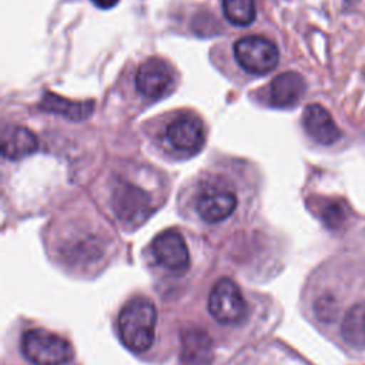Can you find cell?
Wrapping results in <instances>:
<instances>
[{"label":"cell","mask_w":365,"mask_h":365,"mask_svg":"<svg viewBox=\"0 0 365 365\" xmlns=\"http://www.w3.org/2000/svg\"><path fill=\"white\" fill-rule=\"evenodd\" d=\"M208 311L221 324H235L244 318L247 305L238 285L228 279H220L210 292Z\"/></svg>","instance_id":"cell-5"},{"label":"cell","mask_w":365,"mask_h":365,"mask_svg":"<svg viewBox=\"0 0 365 365\" xmlns=\"http://www.w3.org/2000/svg\"><path fill=\"white\" fill-rule=\"evenodd\" d=\"M341 334L349 346L365 348V302H358L346 311L341 324Z\"/></svg>","instance_id":"cell-15"},{"label":"cell","mask_w":365,"mask_h":365,"mask_svg":"<svg viewBox=\"0 0 365 365\" xmlns=\"http://www.w3.org/2000/svg\"><path fill=\"white\" fill-rule=\"evenodd\" d=\"M97 7L100 9H111L114 7L120 0H91Z\"/></svg>","instance_id":"cell-18"},{"label":"cell","mask_w":365,"mask_h":365,"mask_svg":"<svg viewBox=\"0 0 365 365\" xmlns=\"http://www.w3.org/2000/svg\"><path fill=\"white\" fill-rule=\"evenodd\" d=\"M157 312L151 301L134 298L118 315V332L123 344L133 352L147 351L155 335Z\"/></svg>","instance_id":"cell-1"},{"label":"cell","mask_w":365,"mask_h":365,"mask_svg":"<svg viewBox=\"0 0 365 365\" xmlns=\"http://www.w3.org/2000/svg\"><path fill=\"white\" fill-rule=\"evenodd\" d=\"M237 207V197L231 188L220 182L205 184L195 201L200 217L207 222H220L230 217Z\"/></svg>","instance_id":"cell-6"},{"label":"cell","mask_w":365,"mask_h":365,"mask_svg":"<svg viewBox=\"0 0 365 365\" xmlns=\"http://www.w3.org/2000/svg\"><path fill=\"white\" fill-rule=\"evenodd\" d=\"M302 125L307 134L322 145H332L341 138V130L329 111L321 104H308L302 114Z\"/></svg>","instance_id":"cell-10"},{"label":"cell","mask_w":365,"mask_h":365,"mask_svg":"<svg viewBox=\"0 0 365 365\" xmlns=\"http://www.w3.org/2000/svg\"><path fill=\"white\" fill-rule=\"evenodd\" d=\"M321 217L328 225L335 227L344 220V212L336 202L325 201V204L321 207Z\"/></svg>","instance_id":"cell-17"},{"label":"cell","mask_w":365,"mask_h":365,"mask_svg":"<svg viewBox=\"0 0 365 365\" xmlns=\"http://www.w3.org/2000/svg\"><path fill=\"white\" fill-rule=\"evenodd\" d=\"M38 150L37 137L21 125H7L1 131V153L6 158L21 160Z\"/></svg>","instance_id":"cell-13"},{"label":"cell","mask_w":365,"mask_h":365,"mask_svg":"<svg viewBox=\"0 0 365 365\" xmlns=\"http://www.w3.org/2000/svg\"><path fill=\"white\" fill-rule=\"evenodd\" d=\"M174 84V74L167 61L151 57L140 64L135 74V86L141 96L158 100L164 97Z\"/></svg>","instance_id":"cell-7"},{"label":"cell","mask_w":365,"mask_h":365,"mask_svg":"<svg viewBox=\"0 0 365 365\" xmlns=\"http://www.w3.org/2000/svg\"><path fill=\"white\" fill-rule=\"evenodd\" d=\"M234 57L248 73L261 76L272 71L279 60L277 46L262 36H245L235 41Z\"/></svg>","instance_id":"cell-3"},{"label":"cell","mask_w":365,"mask_h":365,"mask_svg":"<svg viewBox=\"0 0 365 365\" xmlns=\"http://www.w3.org/2000/svg\"><path fill=\"white\" fill-rule=\"evenodd\" d=\"M222 11L234 26H250L255 19L254 0H222Z\"/></svg>","instance_id":"cell-16"},{"label":"cell","mask_w":365,"mask_h":365,"mask_svg":"<svg viewBox=\"0 0 365 365\" xmlns=\"http://www.w3.org/2000/svg\"><path fill=\"white\" fill-rule=\"evenodd\" d=\"M212 358V341L204 329L188 328L181 334L182 365H211Z\"/></svg>","instance_id":"cell-12"},{"label":"cell","mask_w":365,"mask_h":365,"mask_svg":"<svg viewBox=\"0 0 365 365\" xmlns=\"http://www.w3.org/2000/svg\"><path fill=\"white\" fill-rule=\"evenodd\" d=\"M155 261L174 274H182L190 264V254L182 235L174 230L160 232L151 242Z\"/></svg>","instance_id":"cell-8"},{"label":"cell","mask_w":365,"mask_h":365,"mask_svg":"<svg viewBox=\"0 0 365 365\" xmlns=\"http://www.w3.org/2000/svg\"><path fill=\"white\" fill-rule=\"evenodd\" d=\"M40 110L46 113H53L61 117H66L71 121H83L88 118L93 113L94 103L87 100V101H73L67 100L61 96H57L54 93H44L40 103H38Z\"/></svg>","instance_id":"cell-14"},{"label":"cell","mask_w":365,"mask_h":365,"mask_svg":"<svg viewBox=\"0 0 365 365\" xmlns=\"http://www.w3.org/2000/svg\"><path fill=\"white\" fill-rule=\"evenodd\" d=\"M113 208L123 225L130 228L143 224L153 210L150 195L128 181H120L114 187Z\"/></svg>","instance_id":"cell-4"},{"label":"cell","mask_w":365,"mask_h":365,"mask_svg":"<svg viewBox=\"0 0 365 365\" xmlns=\"http://www.w3.org/2000/svg\"><path fill=\"white\" fill-rule=\"evenodd\" d=\"M165 137L177 151L197 153L205 140L204 124L198 117L184 114L168 124Z\"/></svg>","instance_id":"cell-9"},{"label":"cell","mask_w":365,"mask_h":365,"mask_svg":"<svg viewBox=\"0 0 365 365\" xmlns=\"http://www.w3.org/2000/svg\"><path fill=\"white\" fill-rule=\"evenodd\" d=\"M21 351L34 365H63L73 358V348L67 339L40 328L23 335Z\"/></svg>","instance_id":"cell-2"},{"label":"cell","mask_w":365,"mask_h":365,"mask_svg":"<svg viewBox=\"0 0 365 365\" xmlns=\"http://www.w3.org/2000/svg\"><path fill=\"white\" fill-rule=\"evenodd\" d=\"M307 84L301 74L287 71L278 74L269 86V101L277 108H289L297 106L305 94Z\"/></svg>","instance_id":"cell-11"}]
</instances>
